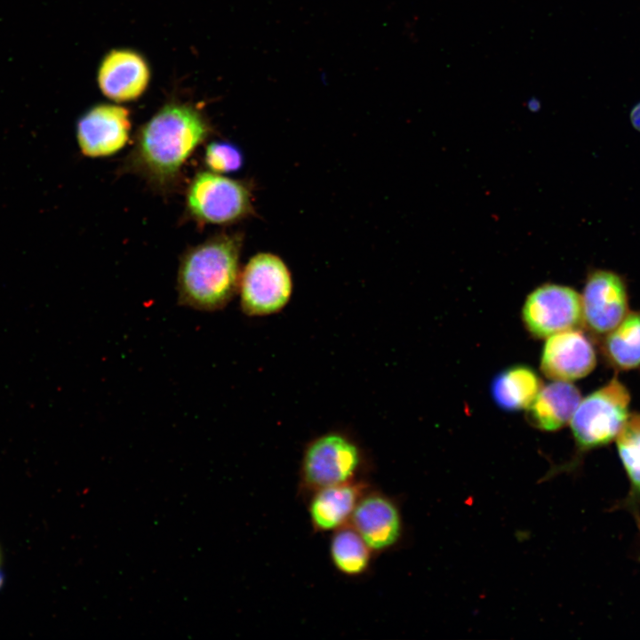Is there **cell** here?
Here are the masks:
<instances>
[{"mask_svg":"<svg viewBox=\"0 0 640 640\" xmlns=\"http://www.w3.org/2000/svg\"><path fill=\"white\" fill-rule=\"evenodd\" d=\"M629 392L617 378L580 399L570 420L579 450L600 447L615 439L629 415Z\"/></svg>","mask_w":640,"mask_h":640,"instance_id":"4","label":"cell"},{"mask_svg":"<svg viewBox=\"0 0 640 640\" xmlns=\"http://www.w3.org/2000/svg\"><path fill=\"white\" fill-rule=\"evenodd\" d=\"M610 363L620 370L640 367V312L628 314L606 334L604 345Z\"/></svg>","mask_w":640,"mask_h":640,"instance_id":"17","label":"cell"},{"mask_svg":"<svg viewBox=\"0 0 640 640\" xmlns=\"http://www.w3.org/2000/svg\"><path fill=\"white\" fill-rule=\"evenodd\" d=\"M329 553L335 569L348 577H358L366 573L374 555L349 523L333 531Z\"/></svg>","mask_w":640,"mask_h":640,"instance_id":"16","label":"cell"},{"mask_svg":"<svg viewBox=\"0 0 640 640\" xmlns=\"http://www.w3.org/2000/svg\"><path fill=\"white\" fill-rule=\"evenodd\" d=\"M204 162L207 168L216 173L238 171L244 163L242 151L227 141H212L207 145Z\"/></svg>","mask_w":640,"mask_h":640,"instance_id":"19","label":"cell"},{"mask_svg":"<svg viewBox=\"0 0 640 640\" xmlns=\"http://www.w3.org/2000/svg\"><path fill=\"white\" fill-rule=\"evenodd\" d=\"M131 127L127 108L107 103L95 105L78 119L79 148L89 157L112 156L128 142Z\"/></svg>","mask_w":640,"mask_h":640,"instance_id":"10","label":"cell"},{"mask_svg":"<svg viewBox=\"0 0 640 640\" xmlns=\"http://www.w3.org/2000/svg\"><path fill=\"white\" fill-rule=\"evenodd\" d=\"M594 347L580 330H565L548 338L541 353L540 370L552 380L573 381L595 368Z\"/></svg>","mask_w":640,"mask_h":640,"instance_id":"11","label":"cell"},{"mask_svg":"<svg viewBox=\"0 0 640 640\" xmlns=\"http://www.w3.org/2000/svg\"><path fill=\"white\" fill-rule=\"evenodd\" d=\"M630 120L633 126L640 131V102L635 105L631 109Z\"/></svg>","mask_w":640,"mask_h":640,"instance_id":"20","label":"cell"},{"mask_svg":"<svg viewBox=\"0 0 640 640\" xmlns=\"http://www.w3.org/2000/svg\"><path fill=\"white\" fill-rule=\"evenodd\" d=\"M365 479L324 487L308 495V511L316 532L335 531L348 524L352 513L366 491Z\"/></svg>","mask_w":640,"mask_h":640,"instance_id":"13","label":"cell"},{"mask_svg":"<svg viewBox=\"0 0 640 640\" xmlns=\"http://www.w3.org/2000/svg\"><path fill=\"white\" fill-rule=\"evenodd\" d=\"M616 440L617 451L630 483V500L640 497V413H630Z\"/></svg>","mask_w":640,"mask_h":640,"instance_id":"18","label":"cell"},{"mask_svg":"<svg viewBox=\"0 0 640 640\" xmlns=\"http://www.w3.org/2000/svg\"><path fill=\"white\" fill-rule=\"evenodd\" d=\"M211 132L208 121L197 108L170 102L140 128L124 165L156 188L169 187Z\"/></svg>","mask_w":640,"mask_h":640,"instance_id":"1","label":"cell"},{"mask_svg":"<svg viewBox=\"0 0 640 640\" xmlns=\"http://www.w3.org/2000/svg\"><path fill=\"white\" fill-rule=\"evenodd\" d=\"M579 389L568 381L553 380L542 386L526 409L528 421L543 431H556L572 419L579 403Z\"/></svg>","mask_w":640,"mask_h":640,"instance_id":"14","label":"cell"},{"mask_svg":"<svg viewBox=\"0 0 640 640\" xmlns=\"http://www.w3.org/2000/svg\"><path fill=\"white\" fill-rule=\"evenodd\" d=\"M369 469V459L354 436L331 430L310 440L300 466V492L305 496L336 484L362 479Z\"/></svg>","mask_w":640,"mask_h":640,"instance_id":"3","label":"cell"},{"mask_svg":"<svg viewBox=\"0 0 640 640\" xmlns=\"http://www.w3.org/2000/svg\"><path fill=\"white\" fill-rule=\"evenodd\" d=\"M522 319L527 331L539 339L576 328L582 321L581 297L569 286L542 284L527 296Z\"/></svg>","mask_w":640,"mask_h":640,"instance_id":"7","label":"cell"},{"mask_svg":"<svg viewBox=\"0 0 640 640\" xmlns=\"http://www.w3.org/2000/svg\"><path fill=\"white\" fill-rule=\"evenodd\" d=\"M292 286L286 263L272 252H259L241 271L237 292L241 309L249 316L278 313L288 304Z\"/></svg>","mask_w":640,"mask_h":640,"instance_id":"6","label":"cell"},{"mask_svg":"<svg viewBox=\"0 0 640 640\" xmlns=\"http://www.w3.org/2000/svg\"><path fill=\"white\" fill-rule=\"evenodd\" d=\"M348 523L374 554L397 547L404 534L397 501L380 491L369 489L365 492Z\"/></svg>","mask_w":640,"mask_h":640,"instance_id":"8","label":"cell"},{"mask_svg":"<svg viewBox=\"0 0 640 640\" xmlns=\"http://www.w3.org/2000/svg\"><path fill=\"white\" fill-rule=\"evenodd\" d=\"M97 80L107 98L116 102H127L139 99L145 92L150 80V69L139 52L116 49L101 60Z\"/></svg>","mask_w":640,"mask_h":640,"instance_id":"12","label":"cell"},{"mask_svg":"<svg viewBox=\"0 0 640 640\" xmlns=\"http://www.w3.org/2000/svg\"><path fill=\"white\" fill-rule=\"evenodd\" d=\"M542 386L534 370L527 365L516 364L502 370L492 379L491 395L500 409L516 412L527 409Z\"/></svg>","mask_w":640,"mask_h":640,"instance_id":"15","label":"cell"},{"mask_svg":"<svg viewBox=\"0 0 640 640\" xmlns=\"http://www.w3.org/2000/svg\"><path fill=\"white\" fill-rule=\"evenodd\" d=\"M241 233H220L187 250L178 268L180 305L199 311L224 308L238 292Z\"/></svg>","mask_w":640,"mask_h":640,"instance_id":"2","label":"cell"},{"mask_svg":"<svg viewBox=\"0 0 640 640\" xmlns=\"http://www.w3.org/2000/svg\"><path fill=\"white\" fill-rule=\"evenodd\" d=\"M624 280L608 270H594L587 277L581 296L582 321L594 333L607 334L628 315Z\"/></svg>","mask_w":640,"mask_h":640,"instance_id":"9","label":"cell"},{"mask_svg":"<svg viewBox=\"0 0 640 640\" xmlns=\"http://www.w3.org/2000/svg\"><path fill=\"white\" fill-rule=\"evenodd\" d=\"M248 182L213 172H200L193 178L186 196L188 213L196 221L229 225L254 214Z\"/></svg>","mask_w":640,"mask_h":640,"instance_id":"5","label":"cell"}]
</instances>
